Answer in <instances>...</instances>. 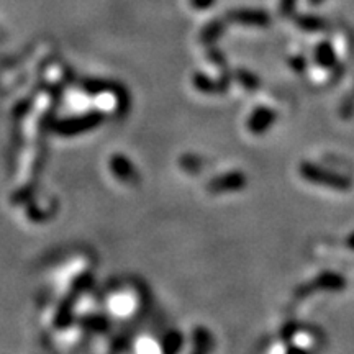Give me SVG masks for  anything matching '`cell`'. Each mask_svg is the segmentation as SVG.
<instances>
[{
  "instance_id": "1",
  "label": "cell",
  "mask_w": 354,
  "mask_h": 354,
  "mask_svg": "<svg viewBox=\"0 0 354 354\" xmlns=\"http://www.w3.org/2000/svg\"><path fill=\"white\" fill-rule=\"evenodd\" d=\"M299 172L307 183L322 185V187L331 190H338V192H348L353 187L349 177L338 174V172L323 169V167L313 165V162H302L299 166Z\"/></svg>"
},
{
  "instance_id": "2",
  "label": "cell",
  "mask_w": 354,
  "mask_h": 354,
  "mask_svg": "<svg viewBox=\"0 0 354 354\" xmlns=\"http://www.w3.org/2000/svg\"><path fill=\"white\" fill-rule=\"evenodd\" d=\"M346 287V279L336 272H322L320 276L312 279L307 284L300 286L295 290V297L305 299L315 292H339Z\"/></svg>"
},
{
  "instance_id": "3",
  "label": "cell",
  "mask_w": 354,
  "mask_h": 354,
  "mask_svg": "<svg viewBox=\"0 0 354 354\" xmlns=\"http://www.w3.org/2000/svg\"><path fill=\"white\" fill-rule=\"evenodd\" d=\"M246 187V176L240 171L228 172V174L218 176L212 179L207 189L212 194H225V192H238Z\"/></svg>"
},
{
  "instance_id": "4",
  "label": "cell",
  "mask_w": 354,
  "mask_h": 354,
  "mask_svg": "<svg viewBox=\"0 0 354 354\" xmlns=\"http://www.w3.org/2000/svg\"><path fill=\"white\" fill-rule=\"evenodd\" d=\"M276 117L277 115L272 109L261 105V107L254 109L253 113L250 115V118H248L246 122V128L250 130V133H253V135H264V133L274 125Z\"/></svg>"
},
{
  "instance_id": "5",
  "label": "cell",
  "mask_w": 354,
  "mask_h": 354,
  "mask_svg": "<svg viewBox=\"0 0 354 354\" xmlns=\"http://www.w3.org/2000/svg\"><path fill=\"white\" fill-rule=\"evenodd\" d=\"M315 61L323 69H335L338 64V57L330 43H320L315 50Z\"/></svg>"
},
{
  "instance_id": "6",
  "label": "cell",
  "mask_w": 354,
  "mask_h": 354,
  "mask_svg": "<svg viewBox=\"0 0 354 354\" xmlns=\"http://www.w3.org/2000/svg\"><path fill=\"white\" fill-rule=\"evenodd\" d=\"M194 86H196L202 94H210V95L225 94V88L221 86L220 79L218 81H215V79L209 77L203 73H197L196 76H194Z\"/></svg>"
},
{
  "instance_id": "7",
  "label": "cell",
  "mask_w": 354,
  "mask_h": 354,
  "mask_svg": "<svg viewBox=\"0 0 354 354\" xmlns=\"http://www.w3.org/2000/svg\"><path fill=\"white\" fill-rule=\"evenodd\" d=\"M232 19L234 21H240V24H246V25H258V26H264L269 24L268 15L263 12H234L232 15Z\"/></svg>"
},
{
  "instance_id": "8",
  "label": "cell",
  "mask_w": 354,
  "mask_h": 354,
  "mask_svg": "<svg viewBox=\"0 0 354 354\" xmlns=\"http://www.w3.org/2000/svg\"><path fill=\"white\" fill-rule=\"evenodd\" d=\"M233 76L238 82L241 84L243 87L248 88V91H256V88H259V86H261L259 77L248 69H241V68L236 69L233 73Z\"/></svg>"
},
{
  "instance_id": "9",
  "label": "cell",
  "mask_w": 354,
  "mask_h": 354,
  "mask_svg": "<svg viewBox=\"0 0 354 354\" xmlns=\"http://www.w3.org/2000/svg\"><path fill=\"white\" fill-rule=\"evenodd\" d=\"M194 338H196L197 351H209L212 348V335L207 330L198 328L196 333H194Z\"/></svg>"
},
{
  "instance_id": "10",
  "label": "cell",
  "mask_w": 354,
  "mask_h": 354,
  "mask_svg": "<svg viewBox=\"0 0 354 354\" xmlns=\"http://www.w3.org/2000/svg\"><path fill=\"white\" fill-rule=\"evenodd\" d=\"M297 25L300 30H305V32H320L323 30V21L318 19H310V17H304V19L297 20Z\"/></svg>"
},
{
  "instance_id": "11",
  "label": "cell",
  "mask_w": 354,
  "mask_h": 354,
  "mask_svg": "<svg viewBox=\"0 0 354 354\" xmlns=\"http://www.w3.org/2000/svg\"><path fill=\"white\" fill-rule=\"evenodd\" d=\"M220 33H221V26L214 24V25H210L209 28L205 30V32H203L202 38H203V41H205V43H212V41H215L216 38H218Z\"/></svg>"
},
{
  "instance_id": "12",
  "label": "cell",
  "mask_w": 354,
  "mask_h": 354,
  "mask_svg": "<svg viewBox=\"0 0 354 354\" xmlns=\"http://www.w3.org/2000/svg\"><path fill=\"white\" fill-rule=\"evenodd\" d=\"M290 68L295 71V73H304L307 69V59L304 56H294L289 59Z\"/></svg>"
},
{
  "instance_id": "13",
  "label": "cell",
  "mask_w": 354,
  "mask_h": 354,
  "mask_svg": "<svg viewBox=\"0 0 354 354\" xmlns=\"http://www.w3.org/2000/svg\"><path fill=\"white\" fill-rule=\"evenodd\" d=\"M346 245H348L349 250L354 251V232L349 233V236L346 238Z\"/></svg>"
}]
</instances>
